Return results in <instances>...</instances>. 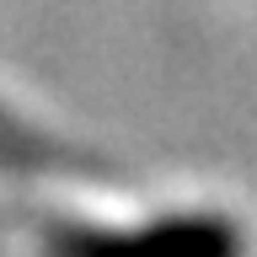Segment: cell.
Returning a JSON list of instances; mask_svg holds the SVG:
<instances>
[{"label":"cell","instance_id":"1","mask_svg":"<svg viewBox=\"0 0 257 257\" xmlns=\"http://www.w3.org/2000/svg\"><path fill=\"white\" fill-rule=\"evenodd\" d=\"M54 257H241V230L230 220H156L140 230H59Z\"/></svg>","mask_w":257,"mask_h":257}]
</instances>
